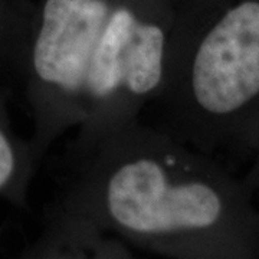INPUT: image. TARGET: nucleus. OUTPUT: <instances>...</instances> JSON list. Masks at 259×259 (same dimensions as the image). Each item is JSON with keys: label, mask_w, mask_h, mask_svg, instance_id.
<instances>
[{"label": "nucleus", "mask_w": 259, "mask_h": 259, "mask_svg": "<svg viewBox=\"0 0 259 259\" xmlns=\"http://www.w3.org/2000/svg\"><path fill=\"white\" fill-rule=\"evenodd\" d=\"M51 206L128 248L176 259L259 258V210L218 158L139 120L69 146Z\"/></svg>", "instance_id": "obj_1"}, {"label": "nucleus", "mask_w": 259, "mask_h": 259, "mask_svg": "<svg viewBox=\"0 0 259 259\" xmlns=\"http://www.w3.org/2000/svg\"><path fill=\"white\" fill-rule=\"evenodd\" d=\"M176 0H40L18 82L40 166L62 134L72 146L139 120L164 79Z\"/></svg>", "instance_id": "obj_2"}, {"label": "nucleus", "mask_w": 259, "mask_h": 259, "mask_svg": "<svg viewBox=\"0 0 259 259\" xmlns=\"http://www.w3.org/2000/svg\"><path fill=\"white\" fill-rule=\"evenodd\" d=\"M154 127L250 160L259 130V0H176Z\"/></svg>", "instance_id": "obj_3"}, {"label": "nucleus", "mask_w": 259, "mask_h": 259, "mask_svg": "<svg viewBox=\"0 0 259 259\" xmlns=\"http://www.w3.org/2000/svg\"><path fill=\"white\" fill-rule=\"evenodd\" d=\"M25 258H130L131 248L104 233L93 223L48 206L42 233Z\"/></svg>", "instance_id": "obj_4"}, {"label": "nucleus", "mask_w": 259, "mask_h": 259, "mask_svg": "<svg viewBox=\"0 0 259 259\" xmlns=\"http://www.w3.org/2000/svg\"><path fill=\"white\" fill-rule=\"evenodd\" d=\"M8 93L0 85V199L19 209H28L30 183L40 166L30 141L20 139L12 127Z\"/></svg>", "instance_id": "obj_5"}, {"label": "nucleus", "mask_w": 259, "mask_h": 259, "mask_svg": "<svg viewBox=\"0 0 259 259\" xmlns=\"http://www.w3.org/2000/svg\"><path fill=\"white\" fill-rule=\"evenodd\" d=\"M33 15L28 0H0V76L19 79Z\"/></svg>", "instance_id": "obj_6"}, {"label": "nucleus", "mask_w": 259, "mask_h": 259, "mask_svg": "<svg viewBox=\"0 0 259 259\" xmlns=\"http://www.w3.org/2000/svg\"><path fill=\"white\" fill-rule=\"evenodd\" d=\"M249 161L250 164L248 167V171L242 177V182L246 186L253 203L259 210V130L256 141H255V148H253V153H252Z\"/></svg>", "instance_id": "obj_7"}]
</instances>
